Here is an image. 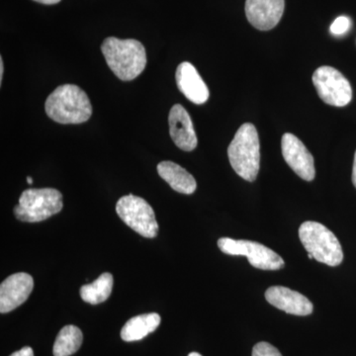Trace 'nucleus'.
Masks as SVG:
<instances>
[{
    "label": "nucleus",
    "instance_id": "20e7f679",
    "mask_svg": "<svg viewBox=\"0 0 356 356\" xmlns=\"http://www.w3.org/2000/svg\"><path fill=\"white\" fill-rule=\"evenodd\" d=\"M299 238L307 252L321 264L337 266L343 262L341 243L331 229L321 222H304L300 226Z\"/></svg>",
    "mask_w": 356,
    "mask_h": 356
},
{
    "label": "nucleus",
    "instance_id": "f8f14e48",
    "mask_svg": "<svg viewBox=\"0 0 356 356\" xmlns=\"http://www.w3.org/2000/svg\"><path fill=\"white\" fill-rule=\"evenodd\" d=\"M170 137L177 147L191 152L197 147V137L194 130L191 115L180 104L173 105L168 116Z\"/></svg>",
    "mask_w": 356,
    "mask_h": 356
},
{
    "label": "nucleus",
    "instance_id": "9d476101",
    "mask_svg": "<svg viewBox=\"0 0 356 356\" xmlns=\"http://www.w3.org/2000/svg\"><path fill=\"white\" fill-rule=\"evenodd\" d=\"M34 280L30 274L15 273L8 276L0 285V312L2 314L15 310L29 298Z\"/></svg>",
    "mask_w": 356,
    "mask_h": 356
},
{
    "label": "nucleus",
    "instance_id": "dca6fc26",
    "mask_svg": "<svg viewBox=\"0 0 356 356\" xmlns=\"http://www.w3.org/2000/svg\"><path fill=\"white\" fill-rule=\"evenodd\" d=\"M159 324L161 316L159 314L149 313L136 316L130 318L121 330V339L127 343L140 341L147 334L156 331Z\"/></svg>",
    "mask_w": 356,
    "mask_h": 356
},
{
    "label": "nucleus",
    "instance_id": "1a4fd4ad",
    "mask_svg": "<svg viewBox=\"0 0 356 356\" xmlns=\"http://www.w3.org/2000/svg\"><path fill=\"white\" fill-rule=\"evenodd\" d=\"M281 149L287 165L299 177L306 181L315 179V161L313 156L296 136L291 133L284 134L281 139Z\"/></svg>",
    "mask_w": 356,
    "mask_h": 356
},
{
    "label": "nucleus",
    "instance_id": "4be33fe9",
    "mask_svg": "<svg viewBox=\"0 0 356 356\" xmlns=\"http://www.w3.org/2000/svg\"><path fill=\"white\" fill-rule=\"evenodd\" d=\"M34 1L39 2V3L46 4V6H51V4H57L60 0H34Z\"/></svg>",
    "mask_w": 356,
    "mask_h": 356
},
{
    "label": "nucleus",
    "instance_id": "412c9836",
    "mask_svg": "<svg viewBox=\"0 0 356 356\" xmlns=\"http://www.w3.org/2000/svg\"><path fill=\"white\" fill-rule=\"evenodd\" d=\"M10 356H34V351L29 346L21 348L20 350L15 351Z\"/></svg>",
    "mask_w": 356,
    "mask_h": 356
},
{
    "label": "nucleus",
    "instance_id": "7ed1b4c3",
    "mask_svg": "<svg viewBox=\"0 0 356 356\" xmlns=\"http://www.w3.org/2000/svg\"><path fill=\"white\" fill-rule=\"evenodd\" d=\"M228 156L238 177L250 182L257 179L261 165V145L254 124H243L238 128L228 147Z\"/></svg>",
    "mask_w": 356,
    "mask_h": 356
},
{
    "label": "nucleus",
    "instance_id": "4468645a",
    "mask_svg": "<svg viewBox=\"0 0 356 356\" xmlns=\"http://www.w3.org/2000/svg\"><path fill=\"white\" fill-rule=\"evenodd\" d=\"M175 79L178 89L187 99L198 105L207 102L209 89L191 63L184 62L178 65Z\"/></svg>",
    "mask_w": 356,
    "mask_h": 356
},
{
    "label": "nucleus",
    "instance_id": "39448f33",
    "mask_svg": "<svg viewBox=\"0 0 356 356\" xmlns=\"http://www.w3.org/2000/svg\"><path fill=\"white\" fill-rule=\"evenodd\" d=\"M63 206V195L57 189L30 188L22 192L13 212L19 221L38 222L58 214Z\"/></svg>",
    "mask_w": 356,
    "mask_h": 356
},
{
    "label": "nucleus",
    "instance_id": "a878e982",
    "mask_svg": "<svg viewBox=\"0 0 356 356\" xmlns=\"http://www.w3.org/2000/svg\"><path fill=\"white\" fill-rule=\"evenodd\" d=\"M188 356H202V355H201L200 353H189Z\"/></svg>",
    "mask_w": 356,
    "mask_h": 356
},
{
    "label": "nucleus",
    "instance_id": "5701e85b",
    "mask_svg": "<svg viewBox=\"0 0 356 356\" xmlns=\"http://www.w3.org/2000/svg\"><path fill=\"white\" fill-rule=\"evenodd\" d=\"M353 184L355 185L356 188V152L355 154V161H353Z\"/></svg>",
    "mask_w": 356,
    "mask_h": 356
},
{
    "label": "nucleus",
    "instance_id": "f257e3e1",
    "mask_svg": "<svg viewBox=\"0 0 356 356\" xmlns=\"http://www.w3.org/2000/svg\"><path fill=\"white\" fill-rule=\"evenodd\" d=\"M102 51L107 65L121 81H133L146 69V49L138 40L108 37L103 41Z\"/></svg>",
    "mask_w": 356,
    "mask_h": 356
},
{
    "label": "nucleus",
    "instance_id": "393cba45",
    "mask_svg": "<svg viewBox=\"0 0 356 356\" xmlns=\"http://www.w3.org/2000/svg\"><path fill=\"white\" fill-rule=\"evenodd\" d=\"M27 182H28V184H33V178L31 177H28Z\"/></svg>",
    "mask_w": 356,
    "mask_h": 356
},
{
    "label": "nucleus",
    "instance_id": "423d86ee",
    "mask_svg": "<svg viewBox=\"0 0 356 356\" xmlns=\"http://www.w3.org/2000/svg\"><path fill=\"white\" fill-rule=\"evenodd\" d=\"M116 212L122 221L139 235L147 238L158 236L156 214L145 199L133 194L123 196L116 204Z\"/></svg>",
    "mask_w": 356,
    "mask_h": 356
},
{
    "label": "nucleus",
    "instance_id": "6ab92c4d",
    "mask_svg": "<svg viewBox=\"0 0 356 356\" xmlns=\"http://www.w3.org/2000/svg\"><path fill=\"white\" fill-rule=\"evenodd\" d=\"M252 356H282L277 348H274L270 343L261 341L255 344L252 350Z\"/></svg>",
    "mask_w": 356,
    "mask_h": 356
},
{
    "label": "nucleus",
    "instance_id": "aec40b11",
    "mask_svg": "<svg viewBox=\"0 0 356 356\" xmlns=\"http://www.w3.org/2000/svg\"><path fill=\"white\" fill-rule=\"evenodd\" d=\"M350 27V18L346 17V16H341V17H337L334 21V23H332L331 33L332 34L337 35V36H339V35H343L344 33L348 32Z\"/></svg>",
    "mask_w": 356,
    "mask_h": 356
},
{
    "label": "nucleus",
    "instance_id": "9b49d317",
    "mask_svg": "<svg viewBox=\"0 0 356 356\" xmlns=\"http://www.w3.org/2000/svg\"><path fill=\"white\" fill-rule=\"evenodd\" d=\"M284 7V0H247L245 15L254 28L268 31L280 23Z\"/></svg>",
    "mask_w": 356,
    "mask_h": 356
},
{
    "label": "nucleus",
    "instance_id": "0eeeda50",
    "mask_svg": "<svg viewBox=\"0 0 356 356\" xmlns=\"http://www.w3.org/2000/svg\"><path fill=\"white\" fill-rule=\"evenodd\" d=\"M218 247L224 254L248 257L250 266L262 270H278L284 266V261L275 252L257 242L221 238Z\"/></svg>",
    "mask_w": 356,
    "mask_h": 356
},
{
    "label": "nucleus",
    "instance_id": "2eb2a0df",
    "mask_svg": "<svg viewBox=\"0 0 356 356\" xmlns=\"http://www.w3.org/2000/svg\"><path fill=\"white\" fill-rule=\"evenodd\" d=\"M156 170L159 177L168 182L173 191L189 195L194 193L197 188L195 178L173 161H161L159 163Z\"/></svg>",
    "mask_w": 356,
    "mask_h": 356
},
{
    "label": "nucleus",
    "instance_id": "ddd939ff",
    "mask_svg": "<svg viewBox=\"0 0 356 356\" xmlns=\"http://www.w3.org/2000/svg\"><path fill=\"white\" fill-rule=\"evenodd\" d=\"M267 302L285 313L295 316H308L313 313L314 306L310 300L284 286H273L266 292Z\"/></svg>",
    "mask_w": 356,
    "mask_h": 356
},
{
    "label": "nucleus",
    "instance_id": "a211bd4d",
    "mask_svg": "<svg viewBox=\"0 0 356 356\" xmlns=\"http://www.w3.org/2000/svg\"><path fill=\"white\" fill-rule=\"evenodd\" d=\"M83 336L76 325H65L58 332L54 344V356H70L76 353L83 343Z\"/></svg>",
    "mask_w": 356,
    "mask_h": 356
},
{
    "label": "nucleus",
    "instance_id": "f3484780",
    "mask_svg": "<svg viewBox=\"0 0 356 356\" xmlns=\"http://www.w3.org/2000/svg\"><path fill=\"white\" fill-rule=\"evenodd\" d=\"M113 283V276L111 273H103L90 284L83 285L81 288V299L91 305L103 303L111 295Z\"/></svg>",
    "mask_w": 356,
    "mask_h": 356
},
{
    "label": "nucleus",
    "instance_id": "b1692460",
    "mask_svg": "<svg viewBox=\"0 0 356 356\" xmlns=\"http://www.w3.org/2000/svg\"><path fill=\"white\" fill-rule=\"evenodd\" d=\"M3 72H4L3 60H2V58H0V83H2V79H3Z\"/></svg>",
    "mask_w": 356,
    "mask_h": 356
},
{
    "label": "nucleus",
    "instance_id": "6e6552de",
    "mask_svg": "<svg viewBox=\"0 0 356 356\" xmlns=\"http://www.w3.org/2000/svg\"><path fill=\"white\" fill-rule=\"evenodd\" d=\"M313 83L318 97L332 106L343 107L353 99L350 81L332 67H318L313 74Z\"/></svg>",
    "mask_w": 356,
    "mask_h": 356
},
{
    "label": "nucleus",
    "instance_id": "f03ea898",
    "mask_svg": "<svg viewBox=\"0 0 356 356\" xmlns=\"http://www.w3.org/2000/svg\"><path fill=\"white\" fill-rule=\"evenodd\" d=\"M49 118L60 124H81L90 118L92 106L88 95L76 84L58 86L47 98Z\"/></svg>",
    "mask_w": 356,
    "mask_h": 356
},
{
    "label": "nucleus",
    "instance_id": "bb28decb",
    "mask_svg": "<svg viewBox=\"0 0 356 356\" xmlns=\"http://www.w3.org/2000/svg\"><path fill=\"white\" fill-rule=\"evenodd\" d=\"M308 257H309V259H314V257H313V255H312L311 254H308Z\"/></svg>",
    "mask_w": 356,
    "mask_h": 356
}]
</instances>
